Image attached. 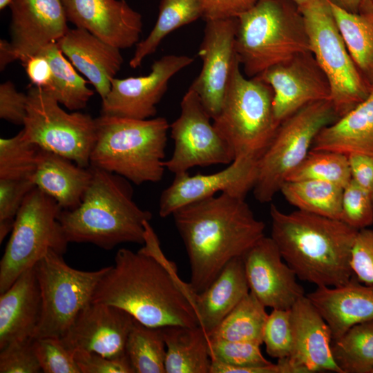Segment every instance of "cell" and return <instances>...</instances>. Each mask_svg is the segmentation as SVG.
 <instances>
[{"mask_svg":"<svg viewBox=\"0 0 373 373\" xmlns=\"http://www.w3.org/2000/svg\"><path fill=\"white\" fill-rule=\"evenodd\" d=\"M90 167L92 180L81 204L59 216L68 242L90 243L105 250L122 243L144 245V222L152 214L133 200L131 182Z\"/></svg>","mask_w":373,"mask_h":373,"instance_id":"277c9868","label":"cell"},{"mask_svg":"<svg viewBox=\"0 0 373 373\" xmlns=\"http://www.w3.org/2000/svg\"><path fill=\"white\" fill-rule=\"evenodd\" d=\"M27 96L23 138L79 166L89 167L97 138L95 118L77 111L67 113L51 95L36 86L29 88Z\"/></svg>","mask_w":373,"mask_h":373,"instance_id":"7c38bea8","label":"cell"},{"mask_svg":"<svg viewBox=\"0 0 373 373\" xmlns=\"http://www.w3.org/2000/svg\"><path fill=\"white\" fill-rule=\"evenodd\" d=\"M236 18V52L249 78L311 51L303 15L291 0H259Z\"/></svg>","mask_w":373,"mask_h":373,"instance_id":"8992f818","label":"cell"},{"mask_svg":"<svg viewBox=\"0 0 373 373\" xmlns=\"http://www.w3.org/2000/svg\"><path fill=\"white\" fill-rule=\"evenodd\" d=\"M329 3L350 55L373 90V21L361 13L350 12Z\"/></svg>","mask_w":373,"mask_h":373,"instance_id":"1f68e13d","label":"cell"},{"mask_svg":"<svg viewBox=\"0 0 373 373\" xmlns=\"http://www.w3.org/2000/svg\"><path fill=\"white\" fill-rule=\"evenodd\" d=\"M332 352L342 373H373V320L355 325L332 340Z\"/></svg>","mask_w":373,"mask_h":373,"instance_id":"e575fe53","label":"cell"},{"mask_svg":"<svg viewBox=\"0 0 373 373\" xmlns=\"http://www.w3.org/2000/svg\"><path fill=\"white\" fill-rule=\"evenodd\" d=\"M280 191L298 210L341 220L343 187L325 181H286Z\"/></svg>","mask_w":373,"mask_h":373,"instance_id":"4dcf8cb0","label":"cell"},{"mask_svg":"<svg viewBox=\"0 0 373 373\" xmlns=\"http://www.w3.org/2000/svg\"><path fill=\"white\" fill-rule=\"evenodd\" d=\"M237 18L206 21L204 36L198 50L202 66L190 88L211 119L220 111L228 82L237 58L235 42Z\"/></svg>","mask_w":373,"mask_h":373,"instance_id":"2e32d148","label":"cell"},{"mask_svg":"<svg viewBox=\"0 0 373 373\" xmlns=\"http://www.w3.org/2000/svg\"><path fill=\"white\" fill-rule=\"evenodd\" d=\"M372 202H373V189H372Z\"/></svg>","mask_w":373,"mask_h":373,"instance_id":"680465c9","label":"cell"},{"mask_svg":"<svg viewBox=\"0 0 373 373\" xmlns=\"http://www.w3.org/2000/svg\"><path fill=\"white\" fill-rule=\"evenodd\" d=\"M209 373H279L276 363L260 367H236L211 360Z\"/></svg>","mask_w":373,"mask_h":373,"instance_id":"816d5d0a","label":"cell"},{"mask_svg":"<svg viewBox=\"0 0 373 373\" xmlns=\"http://www.w3.org/2000/svg\"><path fill=\"white\" fill-rule=\"evenodd\" d=\"M347 156L352 180L365 191L373 189V156L352 153Z\"/></svg>","mask_w":373,"mask_h":373,"instance_id":"681fc988","label":"cell"},{"mask_svg":"<svg viewBox=\"0 0 373 373\" xmlns=\"http://www.w3.org/2000/svg\"><path fill=\"white\" fill-rule=\"evenodd\" d=\"M329 3L350 12L359 13L363 0H327Z\"/></svg>","mask_w":373,"mask_h":373,"instance_id":"db71d44e","label":"cell"},{"mask_svg":"<svg viewBox=\"0 0 373 373\" xmlns=\"http://www.w3.org/2000/svg\"><path fill=\"white\" fill-rule=\"evenodd\" d=\"M197 93L190 87L180 103V114L170 124L174 148L166 169L174 175L194 166L229 164L233 153L215 128Z\"/></svg>","mask_w":373,"mask_h":373,"instance_id":"4fadbf2b","label":"cell"},{"mask_svg":"<svg viewBox=\"0 0 373 373\" xmlns=\"http://www.w3.org/2000/svg\"><path fill=\"white\" fill-rule=\"evenodd\" d=\"M353 276L361 283L373 285V229L358 231L351 252Z\"/></svg>","mask_w":373,"mask_h":373,"instance_id":"f6af8a7d","label":"cell"},{"mask_svg":"<svg viewBox=\"0 0 373 373\" xmlns=\"http://www.w3.org/2000/svg\"><path fill=\"white\" fill-rule=\"evenodd\" d=\"M15 61L10 43L5 39L0 40V69L3 70L11 62Z\"/></svg>","mask_w":373,"mask_h":373,"instance_id":"f5cc1de1","label":"cell"},{"mask_svg":"<svg viewBox=\"0 0 373 373\" xmlns=\"http://www.w3.org/2000/svg\"><path fill=\"white\" fill-rule=\"evenodd\" d=\"M203 15V0H162L156 23L149 35L136 45L129 66L132 68L139 67L169 34Z\"/></svg>","mask_w":373,"mask_h":373,"instance_id":"f546056e","label":"cell"},{"mask_svg":"<svg viewBox=\"0 0 373 373\" xmlns=\"http://www.w3.org/2000/svg\"><path fill=\"white\" fill-rule=\"evenodd\" d=\"M263 343L269 356L288 357L292 350L293 334L289 309H274L269 314L263 332Z\"/></svg>","mask_w":373,"mask_h":373,"instance_id":"7bdbcfd3","label":"cell"},{"mask_svg":"<svg viewBox=\"0 0 373 373\" xmlns=\"http://www.w3.org/2000/svg\"><path fill=\"white\" fill-rule=\"evenodd\" d=\"M95 122L97 138L90 166L117 174L137 185L162 179L170 129L166 118L100 115Z\"/></svg>","mask_w":373,"mask_h":373,"instance_id":"5b68a950","label":"cell"},{"mask_svg":"<svg viewBox=\"0 0 373 373\" xmlns=\"http://www.w3.org/2000/svg\"><path fill=\"white\" fill-rule=\"evenodd\" d=\"M135 318L114 305L91 302L60 338L70 350L93 352L110 358L126 355V341Z\"/></svg>","mask_w":373,"mask_h":373,"instance_id":"d6986e66","label":"cell"},{"mask_svg":"<svg viewBox=\"0 0 373 373\" xmlns=\"http://www.w3.org/2000/svg\"><path fill=\"white\" fill-rule=\"evenodd\" d=\"M38 54L48 60L52 72L51 85L44 90L70 111L85 108L94 91L87 86V82L65 58L57 42L50 44Z\"/></svg>","mask_w":373,"mask_h":373,"instance_id":"d6a6232c","label":"cell"},{"mask_svg":"<svg viewBox=\"0 0 373 373\" xmlns=\"http://www.w3.org/2000/svg\"><path fill=\"white\" fill-rule=\"evenodd\" d=\"M311 52L326 75L332 102L339 117L363 102L373 90L354 64L327 0H314L300 9Z\"/></svg>","mask_w":373,"mask_h":373,"instance_id":"30bf717a","label":"cell"},{"mask_svg":"<svg viewBox=\"0 0 373 373\" xmlns=\"http://www.w3.org/2000/svg\"><path fill=\"white\" fill-rule=\"evenodd\" d=\"M27 94L17 91L9 80L0 85V117L16 125H23L27 115Z\"/></svg>","mask_w":373,"mask_h":373,"instance_id":"7dc6e473","label":"cell"},{"mask_svg":"<svg viewBox=\"0 0 373 373\" xmlns=\"http://www.w3.org/2000/svg\"><path fill=\"white\" fill-rule=\"evenodd\" d=\"M311 150L373 156V90L363 102L323 128Z\"/></svg>","mask_w":373,"mask_h":373,"instance_id":"83f0119b","label":"cell"},{"mask_svg":"<svg viewBox=\"0 0 373 373\" xmlns=\"http://www.w3.org/2000/svg\"><path fill=\"white\" fill-rule=\"evenodd\" d=\"M249 293L242 257L230 260L203 291L191 293L190 302L207 336Z\"/></svg>","mask_w":373,"mask_h":373,"instance_id":"484cf974","label":"cell"},{"mask_svg":"<svg viewBox=\"0 0 373 373\" xmlns=\"http://www.w3.org/2000/svg\"><path fill=\"white\" fill-rule=\"evenodd\" d=\"M61 2L68 21L117 48H129L140 41L142 16L125 0Z\"/></svg>","mask_w":373,"mask_h":373,"instance_id":"44dd1931","label":"cell"},{"mask_svg":"<svg viewBox=\"0 0 373 373\" xmlns=\"http://www.w3.org/2000/svg\"><path fill=\"white\" fill-rule=\"evenodd\" d=\"M361 13L373 21V3L370 0H363L359 9Z\"/></svg>","mask_w":373,"mask_h":373,"instance_id":"11a10c76","label":"cell"},{"mask_svg":"<svg viewBox=\"0 0 373 373\" xmlns=\"http://www.w3.org/2000/svg\"><path fill=\"white\" fill-rule=\"evenodd\" d=\"M12 0H0V10H3L6 7L10 6Z\"/></svg>","mask_w":373,"mask_h":373,"instance_id":"6f0895ef","label":"cell"},{"mask_svg":"<svg viewBox=\"0 0 373 373\" xmlns=\"http://www.w3.org/2000/svg\"><path fill=\"white\" fill-rule=\"evenodd\" d=\"M271 238L301 280L336 287L352 277V249L358 230L341 220L296 210L285 213L271 204Z\"/></svg>","mask_w":373,"mask_h":373,"instance_id":"3957f363","label":"cell"},{"mask_svg":"<svg viewBox=\"0 0 373 373\" xmlns=\"http://www.w3.org/2000/svg\"><path fill=\"white\" fill-rule=\"evenodd\" d=\"M10 46L15 60L25 62L57 42L68 30L61 0H12Z\"/></svg>","mask_w":373,"mask_h":373,"instance_id":"ffe728a7","label":"cell"},{"mask_svg":"<svg viewBox=\"0 0 373 373\" xmlns=\"http://www.w3.org/2000/svg\"><path fill=\"white\" fill-rule=\"evenodd\" d=\"M370 1H371V2L373 3V0H370Z\"/></svg>","mask_w":373,"mask_h":373,"instance_id":"91938a15","label":"cell"},{"mask_svg":"<svg viewBox=\"0 0 373 373\" xmlns=\"http://www.w3.org/2000/svg\"><path fill=\"white\" fill-rule=\"evenodd\" d=\"M0 350L34 338L41 309V298L35 266L23 271L0 294Z\"/></svg>","mask_w":373,"mask_h":373,"instance_id":"d4e9b609","label":"cell"},{"mask_svg":"<svg viewBox=\"0 0 373 373\" xmlns=\"http://www.w3.org/2000/svg\"><path fill=\"white\" fill-rule=\"evenodd\" d=\"M90 167H82L73 161L39 148L35 186L55 199L62 210H73L81 204L92 180Z\"/></svg>","mask_w":373,"mask_h":373,"instance_id":"4316f807","label":"cell"},{"mask_svg":"<svg viewBox=\"0 0 373 373\" xmlns=\"http://www.w3.org/2000/svg\"><path fill=\"white\" fill-rule=\"evenodd\" d=\"M293 345L285 357L291 373H342L332 356L331 330L305 295L290 309Z\"/></svg>","mask_w":373,"mask_h":373,"instance_id":"7402d4cb","label":"cell"},{"mask_svg":"<svg viewBox=\"0 0 373 373\" xmlns=\"http://www.w3.org/2000/svg\"><path fill=\"white\" fill-rule=\"evenodd\" d=\"M306 296L326 321L332 340L355 325L373 320V285L354 276L342 285L317 287Z\"/></svg>","mask_w":373,"mask_h":373,"instance_id":"cb8c5ba5","label":"cell"},{"mask_svg":"<svg viewBox=\"0 0 373 373\" xmlns=\"http://www.w3.org/2000/svg\"><path fill=\"white\" fill-rule=\"evenodd\" d=\"M292 2H294L299 10L303 8L306 6L311 3L314 0H291Z\"/></svg>","mask_w":373,"mask_h":373,"instance_id":"9f6ffc18","label":"cell"},{"mask_svg":"<svg viewBox=\"0 0 373 373\" xmlns=\"http://www.w3.org/2000/svg\"><path fill=\"white\" fill-rule=\"evenodd\" d=\"M23 66L32 84L48 90L52 83V72L48 60L42 55L30 57Z\"/></svg>","mask_w":373,"mask_h":373,"instance_id":"f907efd6","label":"cell"},{"mask_svg":"<svg viewBox=\"0 0 373 373\" xmlns=\"http://www.w3.org/2000/svg\"><path fill=\"white\" fill-rule=\"evenodd\" d=\"M172 216L189 258L190 281L200 293L232 259L242 257L265 236L258 220L245 198L225 193L193 202Z\"/></svg>","mask_w":373,"mask_h":373,"instance_id":"7a4b0ae2","label":"cell"},{"mask_svg":"<svg viewBox=\"0 0 373 373\" xmlns=\"http://www.w3.org/2000/svg\"><path fill=\"white\" fill-rule=\"evenodd\" d=\"M32 179H0V242L12 231L16 216L28 193Z\"/></svg>","mask_w":373,"mask_h":373,"instance_id":"60d3db41","label":"cell"},{"mask_svg":"<svg viewBox=\"0 0 373 373\" xmlns=\"http://www.w3.org/2000/svg\"><path fill=\"white\" fill-rule=\"evenodd\" d=\"M242 258L249 291L266 307L289 309L305 295L271 237L262 238Z\"/></svg>","mask_w":373,"mask_h":373,"instance_id":"ac0fdd59","label":"cell"},{"mask_svg":"<svg viewBox=\"0 0 373 373\" xmlns=\"http://www.w3.org/2000/svg\"><path fill=\"white\" fill-rule=\"evenodd\" d=\"M35 352L44 373H81L74 352L68 349L60 338H34Z\"/></svg>","mask_w":373,"mask_h":373,"instance_id":"ab89813d","label":"cell"},{"mask_svg":"<svg viewBox=\"0 0 373 373\" xmlns=\"http://www.w3.org/2000/svg\"><path fill=\"white\" fill-rule=\"evenodd\" d=\"M338 118L330 99H325L305 105L283 121L258 160L252 189L256 200L271 202L307 155L319 132Z\"/></svg>","mask_w":373,"mask_h":373,"instance_id":"ba28073f","label":"cell"},{"mask_svg":"<svg viewBox=\"0 0 373 373\" xmlns=\"http://www.w3.org/2000/svg\"><path fill=\"white\" fill-rule=\"evenodd\" d=\"M57 44L93 84L102 99L105 98L111 90V80L124 61L120 49L79 28L68 29Z\"/></svg>","mask_w":373,"mask_h":373,"instance_id":"603a6c76","label":"cell"},{"mask_svg":"<svg viewBox=\"0 0 373 373\" xmlns=\"http://www.w3.org/2000/svg\"><path fill=\"white\" fill-rule=\"evenodd\" d=\"M259 0H203V19L237 17L251 8Z\"/></svg>","mask_w":373,"mask_h":373,"instance_id":"c3c4849f","label":"cell"},{"mask_svg":"<svg viewBox=\"0 0 373 373\" xmlns=\"http://www.w3.org/2000/svg\"><path fill=\"white\" fill-rule=\"evenodd\" d=\"M42 372L34 347V338L12 343L0 350L1 373Z\"/></svg>","mask_w":373,"mask_h":373,"instance_id":"ee69618b","label":"cell"},{"mask_svg":"<svg viewBox=\"0 0 373 373\" xmlns=\"http://www.w3.org/2000/svg\"><path fill=\"white\" fill-rule=\"evenodd\" d=\"M193 61L187 55H166L153 62L146 75L113 78L102 99L101 115L137 119L154 117L171 79Z\"/></svg>","mask_w":373,"mask_h":373,"instance_id":"5bb4252c","label":"cell"},{"mask_svg":"<svg viewBox=\"0 0 373 373\" xmlns=\"http://www.w3.org/2000/svg\"><path fill=\"white\" fill-rule=\"evenodd\" d=\"M39 148L26 140L22 131L0 139V179H32Z\"/></svg>","mask_w":373,"mask_h":373,"instance_id":"74e56055","label":"cell"},{"mask_svg":"<svg viewBox=\"0 0 373 373\" xmlns=\"http://www.w3.org/2000/svg\"><path fill=\"white\" fill-rule=\"evenodd\" d=\"M81 373H134L126 355L110 358L93 352L74 351Z\"/></svg>","mask_w":373,"mask_h":373,"instance_id":"bcb514c9","label":"cell"},{"mask_svg":"<svg viewBox=\"0 0 373 373\" xmlns=\"http://www.w3.org/2000/svg\"><path fill=\"white\" fill-rule=\"evenodd\" d=\"M207 338L211 360L233 366L247 367L265 366L273 363L262 355L260 345L208 336Z\"/></svg>","mask_w":373,"mask_h":373,"instance_id":"f35d334b","label":"cell"},{"mask_svg":"<svg viewBox=\"0 0 373 373\" xmlns=\"http://www.w3.org/2000/svg\"><path fill=\"white\" fill-rule=\"evenodd\" d=\"M268 316L266 307L249 291L208 337L261 345Z\"/></svg>","mask_w":373,"mask_h":373,"instance_id":"836d02e7","label":"cell"},{"mask_svg":"<svg viewBox=\"0 0 373 373\" xmlns=\"http://www.w3.org/2000/svg\"><path fill=\"white\" fill-rule=\"evenodd\" d=\"M166 344V373H209L211 358L207 336L198 325L162 327Z\"/></svg>","mask_w":373,"mask_h":373,"instance_id":"f1b7e54d","label":"cell"},{"mask_svg":"<svg viewBox=\"0 0 373 373\" xmlns=\"http://www.w3.org/2000/svg\"><path fill=\"white\" fill-rule=\"evenodd\" d=\"M109 266L82 271L66 264L63 255L49 250L35 265L41 309L35 337L61 338L78 314L92 302Z\"/></svg>","mask_w":373,"mask_h":373,"instance_id":"8fae6325","label":"cell"},{"mask_svg":"<svg viewBox=\"0 0 373 373\" xmlns=\"http://www.w3.org/2000/svg\"><path fill=\"white\" fill-rule=\"evenodd\" d=\"M258 160H234L224 169L211 174L189 175L188 172L175 175L172 183L162 193L159 215L166 218L180 208L214 196L218 192L245 198L253 189Z\"/></svg>","mask_w":373,"mask_h":373,"instance_id":"e0dca14e","label":"cell"},{"mask_svg":"<svg viewBox=\"0 0 373 373\" xmlns=\"http://www.w3.org/2000/svg\"><path fill=\"white\" fill-rule=\"evenodd\" d=\"M341 220L356 230L373 224L372 194L352 180L343 188Z\"/></svg>","mask_w":373,"mask_h":373,"instance_id":"b9f144b4","label":"cell"},{"mask_svg":"<svg viewBox=\"0 0 373 373\" xmlns=\"http://www.w3.org/2000/svg\"><path fill=\"white\" fill-rule=\"evenodd\" d=\"M62 209L36 186L26 197L0 262V294L49 250L64 255L69 243L59 220Z\"/></svg>","mask_w":373,"mask_h":373,"instance_id":"9c48e42d","label":"cell"},{"mask_svg":"<svg viewBox=\"0 0 373 373\" xmlns=\"http://www.w3.org/2000/svg\"><path fill=\"white\" fill-rule=\"evenodd\" d=\"M256 77L273 90L274 113L279 124L305 105L330 99L327 77L311 51L298 53Z\"/></svg>","mask_w":373,"mask_h":373,"instance_id":"9a60e30c","label":"cell"},{"mask_svg":"<svg viewBox=\"0 0 373 373\" xmlns=\"http://www.w3.org/2000/svg\"><path fill=\"white\" fill-rule=\"evenodd\" d=\"M166 351L162 327H147L135 319L125 349L134 373H166Z\"/></svg>","mask_w":373,"mask_h":373,"instance_id":"d590c367","label":"cell"},{"mask_svg":"<svg viewBox=\"0 0 373 373\" xmlns=\"http://www.w3.org/2000/svg\"><path fill=\"white\" fill-rule=\"evenodd\" d=\"M114 265L99 282L92 302L119 307L150 327L199 325L189 300L191 289L163 254L150 221L144 246L137 252L119 249Z\"/></svg>","mask_w":373,"mask_h":373,"instance_id":"6da1fadb","label":"cell"},{"mask_svg":"<svg viewBox=\"0 0 373 373\" xmlns=\"http://www.w3.org/2000/svg\"><path fill=\"white\" fill-rule=\"evenodd\" d=\"M305 180L328 182L344 188L352 180L347 156L334 151L310 150L286 181Z\"/></svg>","mask_w":373,"mask_h":373,"instance_id":"8d00e7d4","label":"cell"},{"mask_svg":"<svg viewBox=\"0 0 373 373\" xmlns=\"http://www.w3.org/2000/svg\"><path fill=\"white\" fill-rule=\"evenodd\" d=\"M273 95L267 83L242 73L237 57L220 111L213 119L234 160H258L271 141L280 125L274 117Z\"/></svg>","mask_w":373,"mask_h":373,"instance_id":"52a82bcc","label":"cell"}]
</instances>
